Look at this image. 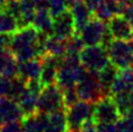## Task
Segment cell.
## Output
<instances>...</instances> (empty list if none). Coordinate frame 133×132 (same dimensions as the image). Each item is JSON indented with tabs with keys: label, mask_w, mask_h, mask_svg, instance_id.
Wrapping results in <instances>:
<instances>
[{
	"label": "cell",
	"mask_w": 133,
	"mask_h": 132,
	"mask_svg": "<svg viewBox=\"0 0 133 132\" xmlns=\"http://www.w3.org/2000/svg\"><path fill=\"white\" fill-rule=\"evenodd\" d=\"M49 34L39 32L32 24L22 27L10 39V50L18 62H23L44 54V41Z\"/></svg>",
	"instance_id": "obj_1"
},
{
	"label": "cell",
	"mask_w": 133,
	"mask_h": 132,
	"mask_svg": "<svg viewBox=\"0 0 133 132\" xmlns=\"http://www.w3.org/2000/svg\"><path fill=\"white\" fill-rule=\"evenodd\" d=\"M79 99L96 103L101 98L106 97L99 81V72L86 69L82 78L76 84Z\"/></svg>",
	"instance_id": "obj_2"
},
{
	"label": "cell",
	"mask_w": 133,
	"mask_h": 132,
	"mask_svg": "<svg viewBox=\"0 0 133 132\" xmlns=\"http://www.w3.org/2000/svg\"><path fill=\"white\" fill-rule=\"evenodd\" d=\"M107 50L110 62L119 69L133 66V40H113Z\"/></svg>",
	"instance_id": "obj_3"
},
{
	"label": "cell",
	"mask_w": 133,
	"mask_h": 132,
	"mask_svg": "<svg viewBox=\"0 0 133 132\" xmlns=\"http://www.w3.org/2000/svg\"><path fill=\"white\" fill-rule=\"evenodd\" d=\"M62 108H66L63 90L56 84L44 86L37 99V111L50 115Z\"/></svg>",
	"instance_id": "obj_4"
},
{
	"label": "cell",
	"mask_w": 133,
	"mask_h": 132,
	"mask_svg": "<svg viewBox=\"0 0 133 132\" xmlns=\"http://www.w3.org/2000/svg\"><path fill=\"white\" fill-rule=\"evenodd\" d=\"M80 63L86 69L99 72L110 63L108 50L102 45H86L79 54Z\"/></svg>",
	"instance_id": "obj_5"
},
{
	"label": "cell",
	"mask_w": 133,
	"mask_h": 132,
	"mask_svg": "<svg viewBox=\"0 0 133 132\" xmlns=\"http://www.w3.org/2000/svg\"><path fill=\"white\" fill-rule=\"evenodd\" d=\"M95 103L78 100L74 105L66 108L67 131H80V127L86 120L92 118Z\"/></svg>",
	"instance_id": "obj_6"
},
{
	"label": "cell",
	"mask_w": 133,
	"mask_h": 132,
	"mask_svg": "<svg viewBox=\"0 0 133 132\" xmlns=\"http://www.w3.org/2000/svg\"><path fill=\"white\" fill-rule=\"evenodd\" d=\"M121 117L112 96H106L95 103L92 119L97 124H116Z\"/></svg>",
	"instance_id": "obj_7"
},
{
	"label": "cell",
	"mask_w": 133,
	"mask_h": 132,
	"mask_svg": "<svg viewBox=\"0 0 133 132\" xmlns=\"http://www.w3.org/2000/svg\"><path fill=\"white\" fill-rule=\"evenodd\" d=\"M106 22L92 17L78 34L82 37L85 45H99L102 42V37L107 30Z\"/></svg>",
	"instance_id": "obj_8"
},
{
	"label": "cell",
	"mask_w": 133,
	"mask_h": 132,
	"mask_svg": "<svg viewBox=\"0 0 133 132\" xmlns=\"http://www.w3.org/2000/svg\"><path fill=\"white\" fill-rule=\"evenodd\" d=\"M75 33H76L75 20L69 8L59 13V15H57L56 17H54L53 33L52 34L67 40L70 36H73Z\"/></svg>",
	"instance_id": "obj_9"
},
{
	"label": "cell",
	"mask_w": 133,
	"mask_h": 132,
	"mask_svg": "<svg viewBox=\"0 0 133 132\" xmlns=\"http://www.w3.org/2000/svg\"><path fill=\"white\" fill-rule=\"evenodd\" d=\"M41 57H42V69L39 78L41 84L43 85V87L56 84L62 57H57V56L49 55V54H44Z\"/></svg>",
	"instance_id": "obj_10"
},
{
	"label": "cell",
	"mask_w": 133,
	"mask_h": 132,
	"mask_svg": "<svg viewBox=\"0 0 133 132\" xmlns=\"http://www.w3.org/2000/svg\"><path fill=\"white\" fill-rule=\"evenodd\" d=\"M108 28L115 40H133V28L123 15L113 16L108 22Z\"/></svg>",
	"instance_id": "obj_11"
},
{
	"label": "cell",
	"mask_w": 133,
	"mask_h": 132,
	"mask_svg": "<svg viewBox=\"0 0 133 132\" xmlns=\"http://www.w3.org/2000/svg\"><path fill=\"white\" fill-rule=\"evenodd\" d=\"M23 114L19 103L10 98H0V128L7 122L22 120Z\"/></svg>",
	"instance_id": "obj_12"
},
{
	"label": "cell",
	"mask_w": 133,
	"mask_h": 132,
	"mask_svg": "<svg viewBox=\"0 0 133 132\" xmlns=\"http://www.w3.org/2000/svg\"><path fill=\"white\" fill-rule=\"evenodd\" d=\"M42 69V57H37L19 62L18 67V76L24 79L25 82L32 81V79H39Z\"/></svg>",
	"instance_id": "obj_13"
},
{
	"label": "cell",
	"mask_w": 133,
	"mask_h": 132,
	"mask_svg": "<svg viewBox=\"0 0 133 132\" xmlns=\"http://www.w3.org/2000/svg\"><path fill=\"white\" fill-rule=\"evenodd\" d=\"M22 124L24 131H49V115L44 114V112L36 111L30 116L23 117Z\"/></svg>",
	"instance_id": "obj_14"
},
{
	"label": "cell",
	"mask_w": 133,
	"mask_h": 132,
	"mask_svg": "<svg viewBox=\"0 0 133 132\" xmlns=\"http://www.w3.org/2000/svg\"><path fill=\"white\" fill-rule=\"evenodd\" d=\"M133 88V66L119 69L116 81L111 87L110 96L119 93H130Z\"/></svg>",
	"instance_id": "obj_15"
},
{
	"label": "cell",
	"mask_w": 133,
	"mask_h": 132,
	"mask_svg": "<svg viewBox=\"0 0 133 132\" xmlns=\"http://www.w3.org/2000/svg\"><path fill=\"white\" fill-rule=\"evenodd\" d=\"M69 9L73 13V17H74V20H75L76 33H78L89 22L90 19L94 17V13L89 9V7L87 4L84 2V0L75 2L73 6L69 7Z\"/></svg>",
	"instance_id": "obj_16"
},
{
	"label": "cell",
	"mask_w": 133,
	"mask_h": 132,
	"mask_svg": "<svg viewBox=\"0 0 133 132\" xmlns=\"http://www.w3.org/2000/svg\"><path fill=\"white\" fill-rule=\"evenodd\" d=\"M19 62L15 54L10 50L4 51L0 54V75L9 78L18 76Z\"/></svg>",
	"instance_id": "obj_17"
},
{
	"label": "cell",
	"mask_w": 133,
	"mask_h": 132,
	"mask_svg": "<svg viewBox=\"0 0 133 132\" xmlns=\"http://www.w3.org/2000/svg\"><path fill=\"white\" fill-rule=\"evenodd\" d=\"M53 22L54 17L49 9H37L32 25L39 32L50 35L53 33Z\"/></svg>",
	"instance_id": "obj_18"
},
{
	"label": "cell",
	"mask_w": 133,
	"mask_h": 132,
	"mask_svg": "<svg viewBox=\"0 0 133 132\" xmlns=\"http://www.w3.org/2000/svg\"><path fill=\"white\" fill-rule=\"evenodd\" d=\"M66 51H67V40L62 39L54 34L46 36L44 41V54L63 57L66 54Z\"/></svg>",
	"instance_id": "obj_19"
},
{
	"label": "cell",
	"mask_w": 133,
	"mask_h": 132,
	"mask_svg": "<svg viewBox=\"0 0 133 132\" xmlns=\"http://www.w3.org/2000/svg\"><path fill=\"white\" fill-rule=\"evenodd\" d=\"M119 73V68L111 62L108 63L102 69L99 70V81L102 87L104 96H110L111 87L116 81V77Z\"/></svg>",
	"instance_id": "obj_20"
},
{
	"label": "cell",
	"mask_w": 133,
	"mask_h": 132,
	"mask_svg": "<svg viewBox=\"0 0 133 132\" xmlns=\"http://www.w3.org/2000/svg\"><path fill=\"white\" fill-rule=\"evenodd\" d=\"M20 1V16L18 18L19 27L31 25L34 20L36 6L33 0H19Z\"/></svg>",
	"instance_id": "obj_21"
},
{
	"label": "cell",
	"mask_w": 133,
	"mask_h": 132,
	"mask_svg": "<svg viewBox=\"0 0 133 132\" xmlns=\"http://www.w3.org/2000/svg\"><path fill=\"white\" fill-rule=\"evenodd\" d=\"M39 95L40 94L32 91L30 89H26V91L23 94V96L18 101L19 106L21 108L22 114H23V117L30 116L37 111V99H39Z\"/></svg>",
	"instance_id": "obj_22"
},
{
	"label": "cell",
	"mask_w": 133,
	"mask_h": 132,
	"mask_svg": "<svg viewBox=\"0 0 133 132\" xmlns=\"http://www.w3.org/2000/svg\"><path fill=\"white\" fill-rule=\"evenodd\" d=\"M19 29L20 27H19L18 19L12 13L7 11L6 9L0 11V33L1 34L11 35Z\"/></svg>",
	"instance_id": "obj_23"
},
{
	"label": "cell",
	"mask_w": 133,
	"mask_h": 132,
	"mask_svg": "<svg viewBox=\"0 0 133 132\" xmlns=\"http://www.w3.org/2000/svg\"><path fill=\"white\" fill-rule=\"evenodd\" d=\"M50 128L49 131H67V117L66 108H62L49 115Z\"/></svg>",
	"instance_id": "obj_24"
},
{
	"label": "cell",
	"mask_w": 133,
	"mask_h": 132,
	"mask_svg": "<svg viewBox=\"0 0 133 132\" xmlns=\"http://www.w3.org/2000/svg\"><path fill=\"white\" fill-rule=\"evenodd\" d=\"M112 98L118 107L120 115L122 117H124L132 108L130 93H119V94H116V95H112Z\"/></svg>",
	"instance_id": "obj_25"
},
{
	"label": "cell",
	"mask_w": 133,
	"mask_h": 132,
	"mask_svg": "<svg viewBox=\"0 0 133 132\" xmlns=\"http://www.w3.org/2000/svg\"><path fill=\"white\" fill-rule=\"evenodd\" d=\"M84 42L78 33H75L73 36L67 39V51L66 53H75L80 54V52L84 49Z\"/></svg>",
	"instance_id": "obj_26"
},
{
	"label": "cell",
	"mask_w": 133,
	"mask_h": 132,
	"mask_svg": "<svg viewBox=\"0 0 133 132\" xmlns=\"http://www.w3.org/2000/svg\"><path fill=\"white\" fill-rule=\"evenodd\" d=\"M62 90H63L64 105H65L66 108L74 105V103L77 102L78 100H80L78 91H77V88H76V85L75 86H70V87H67V88H64V89H62Z\"/></svg>",
	"instance_id": "obj_27"
},
{
	"label": "cell",
	"mask_w": 133,
	"mask_h": 132,
	"mask_svg": "<svg viewBox=\"0 0 133 132\" xmlns=\"http://www.w3.org/2000/svg\"><path fill=\"white\" fill-rule=\"evenodd\" d=\"M92 13H94V17L98 18L99 20H101V21L106 22V23L109 22V20L113 17L112 12L110 11V9L107 7V4L104 3L102 0H101V2L98 4V7L94 10Z\"/></svg>",
	"instance_id": "obj_28"
},
{
	"label": "cell",
	"mask_w": 133,
	"mask_h": 132,
	"mask_svg": "<svg viewBox=\"0 0 133 132\" xmlns=\"http://www.w3.org/2000/svg\"><path fill=\"white\" fill-rule=\"evenodd\" d=\"M68 9L67 0H50L49 2V10L53 17H56L59 13Z\"/></svg>",
	"instance_id": "obj_29"
},
{
	"label": "cell",
	"mask_w": 133,
	"mask_h": 132,
	"mask_svg": "<svg viewBox=\"0 0 133 132\" xmlns=\"http://www.w3.org/2000/svg\"><path fill=\"white\" fill-rule=\"evenodd\" d=\"M107 4V7L110 9L113 16L116 15H123L124 13V7H123L122 0H102Z\"/></svg>",
	"instance_id": "obj_30"
},
{
	"label": "cell",
	"mask_w": 133,
	"mask_h": 132,
	"mask_svg": "<svg viewBox=\"0 0 133 132\" xmlns=\"http://www.w3.org/2000/svg\"><path fill=\"white\" fill-rule=\"evenodd\" d=\"M11 84H12V78L0 75V98H4V97L9 98L11 90Z\"/></svg>",
	"instance_id": "obj_31"
},
{
	"label": "cell",
	"mask_w": 133,
	"mask_h": 132,
	"mask_svg": "<svg viewBox=\"0 0 133 132\" xmlns=\"http://www.w3.org/2000/svg\"><path fill=\"white\" fill-rule=\"evenodd\" d=\"M117 131H127V132H133V119L129 117H121L119 121L116 123Z\"/></svg>",
	"instance_id": "obj_32"
},
{
	"label": "cell",
	"mask_w": 133,
	"mask_h": 132,
	"mask_svg": "<svg viewBox=\"0 0 133 132\" xmlns=\"http://www.w3.org/2000/svg\"><path fill=\"white\" fill-rule=\"evenodd\" d=\"M21 130H23L22 120H15L7 122L0 128V131H21Z\"/></svg>",
	"instance_id": "obj_33"
},
{
	"label": "cell",
	"mask_w": 133,
	"mask_h": 132,
	"mask_svg": "<svg viewBox=\"0 0 133 132\" xmlns=\"http://www.w3.org/2000/svg\"><path fill=\"white\" fill-rule=\"evenodd\" d=\"M10 39L11 35L0 33V54L3 53L4 51L9 50V48H10Z\"/></svg>",
	"instance_id": "obj_34"
},
{
	"label": "cell",
	"mask_w": 133,
	"mask_h": 132,
	"mask_svg": "<svg viewBox=\"0 0 133 132\" xmlns=\"http://www.w3.org/2000/svg\"><path fill=\"white\" fill-rule=\"evenodd\" d=\"M80 131L84 132H92V131H97V123L95 122L92 118L86 120L83 123V126L80 127Z\"/></svg>",
	"instance_id": "obj_35"
},
{
	"label": "cell",
	"mask_w": 133,
	"mask_h": 132,
	"mask_svg": "<svg viewBox=\"0 0 133 132\" xmlns=\"http://www.w3.org/2000/svg\"><path fill=\"white\" fill-rule=\"evenodd\" d=\"M84 2L89 7V9L94 12V10L98 7V4L101 2V0H84Z\"/></svg>",
	"instance_id": "obj_36"
},
{
	"label": "cell",
	"mask_w": 133,
	"mask_h": 132,
	"mask_svg": "<svg viewBox=\"0 0 133 132\" xmlns=\"http://www.w3.org/2000/svg\"><path fill=\"white\" fill-rule=\"evenodd\" d=\"M123 16L129 20V22L131 23V25L133 28V6L130 7V8H128L127 10L124 11V13H123Z\"/></svg>",
	"instance_id": "obj_37"
},
{
	"label": "cell",
	"mask_w": 133,
	"mask_h": 132,
	"mask_svg": "<svg viewBox=\"0 0 133 132\" xmlns=\"http://www.w3.org/2000/svg\"><path fill=\"white\" fill-rule=\"evenodd\" d=\"M122 3H123V7H124V9L127 10L128 8H130V7L133 6V0H122Z\"/></svg>",
	"instance_id": "obj_38"
},
{
	"label": "cell",
	"mask_w": 133,
	"mask_h": 132,
	"mask_svg": "<svg viewBox=\"0 0 133 132\" xmlns=\"http://www.w3.org/2000/svg\"><path fill=\"white\" fill-rule=\"evenodd\" d=\"M6 4H7V0H0V11L6 8Z\"/></svg>",
	"instance_id": "obj_39"
},
{
	"label": "cell",
	"mask_w": 133,
	"mask_h": 132,
	"mask_svg": "<svg viewBox=\"0 0 133 132\" xmlns=\"http://www.w3.org/2000/svg\"><path fill=\"white\" fill-rule=\"evenodd\" d=\"M130 99H131V105L133 107V88L131 89V91H130Z\"/></svg>",
	"instance_id": "obj_40"
}]
</instances>
